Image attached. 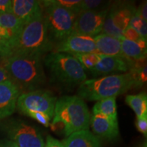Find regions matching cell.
<instances>
[{
    "label": "cell",
    "instance_id": "6da1fadb",
    "mask_svg": "<svg viewBox=\"0 0 147 147\" xmlns=\"http://www.w3.org/2000/svg\"><path fill=\"white\" fill-rule=\"evenodd\" d=\"M9 46L12 55L38 54L42 56L45 53L53 50L54 45L48 34L42 6L28 21L23 24L19 32L9 41Z\"/></svg>",
    "mask_w": 147,
    "mask_h": 147
},
{
    "label": "cell",
    "instance_id": "7a4b0ae2",
    "mask_svg": "<svg viewBox=\"0 0 147 147\" xmlns=\"http://www.w3.org/2000/svg\"><path fill=\"white\" fill-rule=\"evenodd\" d=\"M1 65L21 93L36 90L46 81L40 55L14 54L1 59Z\"/></svg>",
    "mask_w": 147,
    "mask_h": 147
},
{
    "label": "cell",
    "instance_id": "3957f363",
    "mask_svg": "<svg viewBox=\"0 0 147 147\" xmlns=\"http://www.w3.org/2000/svg\"><path fill=\"white\" fill-rule=\"evenodd\" d=\"M90 113L85 102L78 96H63L55 104L52 125L61 124L66 136L74 132L89 130Z\"/></svg>",
    "mask_w": 147,
    "mask_h": 147
},
{
    "label": "cell",
    "instance_id": "277c9868",
    "mask_svg": "<svg viewBox=\"0 0 147 147\" xmlns=\"http://www.w3.org/2000/svg\"><path fill=\"white\" fill-rule=\"evenodd\" d=\"M45 64L49 71L51 81L65 88H73L87 80L85 71L71 55L52 52L45 57Z\"/></svg>",
    "mask_w": 147,
    "mask_h": 147
},
{
    "label": "cell",
    "instance_id": "5b68a950",
    "mask_svg": "<svg viewBox=\"0 0 147 147\" xmlns=\"http://www.w3.org/2000/svg\"><path fill=\"white\" fill-rule=\"evenodd\" d=\"M133 87V80L127 72L84 80L79 86L78 94L81 99L100 101L108 97H117Z\"/></svg>",
    "mask_w": 147,
    "mask_h": 147
},
{
    "label": "cell",
    "instance_id": "8992f818",
    "mask_svg": "<svg viewBox=\"0 0 147 147\" xmlns=\"http://www.w3.org/2000/svg\"><path fill=\"white\" fill-rule=\"evenodd\" d=\"M41 3L45 12L48 34L55 47L72 34L77 14L54 4L51 0L42 1Z\"/></svg>",
    "mask_w": 147,
    "mask_h": 147
},
{
    "label": "cell",
    "instance_id": "52a82bcc",
    "mask_svg": "<svg viewBox=\"0 0 147 147\" xmlns=\"http://www.w3.org/2000/svg\"><path fill=\"white\" fill-rule=\"evenodd\" d=\"M136 9L133 2L118 1L111 3L106 16L102 34L114 38H123V33L129 25Z\"/></svg>",
    "mask_w": 147,
    "mask_h": 147
},
{
    "label": "cell",
    "instance_id": "ba28073f",
    "mask_svg": "<svg viewBox=\"0 0 147 147\" xmlns=\"http://www.w3.org/2000/svg\"><path fill=\"white\" fill-rule=\"evenodd\" d=\"M57 100V97L51 91L36 89L21 93L18 98L16 108L24 115L29 112H39L52 119Z\"/></svg>",
    "mask_w": 147,
    "mask_h": 147
},
{
    "label": "cell",
    "instance_id": "9c48e42d",
    "mask_svg": "<svg viewBox=\"0 0 147 147\" xmlns=\"http://www.w3.org/2000/svg\"><path fill=\"white\" fill-rule=\"evenodd\" d=\"M4 129L18 147H45V141L40 132L36 127L19 120L6 122Z\"/></svg>",
    "mask_w": 147,
    "mask_h": 147
},
{
    "label": "cell",
    "instance_id": "30bf717a",
    "mask_svg": "<svg viewBox=\"0 0 147 147\" xmlns=\"http://www.w3.org/2000/svg\"><path fill=\"white\" fill-rule=\"evenodd\" d=\"M109 8L100 11H80L76 16L72 34L83 35L92 38L100 34Z\"/></svg>",
    "mask_w": 147,
    "mask_h": 147
},
{
    "label": "cell",
    "instance_id": "8fae6325",
    "mask_svg": "<svg viewBox=\"0 0 147 147\" xmlns=\"http://www.w3.org/2000/svg\"><path fill=\"white\" fill-rule=\"evenodd\" d=\"M53 52L69 55L96 53L94 38L80 34H71L55 46Z\"/></svg>",
    "mask_w": 147,
    "mask_h": 147
},
{
    "label": "cell",
    "instance_id": "7c38bea8",
    "mask_svg": "<svg viewBox=\"0 0 147 147\" xmlns=\"http://www.w3.org/2000/svg\"><path fill=\"white\" fill-rule=\"evenodd\" d=\"M21 91L11 80L0 83V119L12 115L16 108Z\"/></svg>",
    "mask_w": 147,
    "mask_h": 147
},
{
    "label": "cell",
    "instance_id": "4fadbf2b",
    "mask_svg": "<svg viewBox=\"0 0 147 147\" xmlns=\"http://www.w3.org/2000/svg\"><path fill=\"white\" fill-rule=\"evenodd\" d=\"M131 61L126 58L102 55L100 61L90 71L93 76H108L110 74L125 72L129 69Z\"/></svg>",
    "mask_w": 147,
    "mask_h": 147
},
{
    "label": "cell",
    "instance_id": "5bb4252c",
    "mask_svg": "<svg viewBox=\"0 0 147 147\" xmlns=\"http://www.w3.org/2000/svg\"><path fill=\"white\" fill-rule=\"evenodd\" d=\"M90 125L95 135L102 138L113 140L119 136L118 121L112 120L102 114L93 113Z\"/></svg>",
    "mask_w": 147,
    "mask_h": 147
},
{
    "label": "cell",
    "instance_id": "9a60e30c",
    "mask_svg": "<svg viewBox=\"0 0 147 147\" xmlns=\"http://www.w3.org/2000/svg\"><path fill=\"white\" fill-rule=\"evenodd\" d=\"M96 53L106 56L124 57L121 48V42L118 38L100 34L94 37Z\"/></svg>",
    "mask_w": 147,
    "mask_h": 147
},
{
    "label": "cell",
    "instance_id": "2e32d148",
    "mask_svg": "<svg viewBox=\"0 0 147 147\" xmlns=\"http://www.w3.org/2000/svg\"><path fill=\"white\" fill-rule=\"evenodd\" d=\"M61 142L63 147H102L98 138L89 130L74 132Z\"/></svg>",
    "mask_w": 147,
    "mask_h": 147
},
{
    "label": "cell",
    "instance_id": "e0dca14e",
    "mask_svg": "<svg viewBox=\"0 0 147 147\" xmlns=\"http://www.w3.org/2000/svg\"><path fill=\"white\" fill-rule=\"evenodd\" d=\"M40 1L35 0H13L12 1V12L19 18L23 24L28 21L41 8Z\"/></svg>",
    "mask_w": 147,
    "mask_h": 147
},
{
    "label": "cell",
    "instance_id": "ac0fdd59",
    "mask_svg": "<svg viewBox=\"0 0 147 147\" xmlns=\"http://www.w3.org/2000/svg\"><path fill=\"white\" fill-rule=\"evenodd\" d=\"M121 48L124 57L131 60H140L146 59V40H140L138 42H133L120 38Z\"/></svg>",
    "mask_w": 147,
    "mask_h": 147
},
{
    "label": "cell",
    "instance_id": "d6986e66",
    "mask_svg": "<svg viewBox=\"0 0 147 147\" xmlns=\"http://www.w3.org/2000/svg\"><path fill=\"white\" fill-rule=\"evenodd\" d=\"M129 73L134 82V87L140 88L146 84L147 80V69L146 59L132 60Z\"/></svg>",
    "mask_w": 147,
    "mask_h": 147
},
{
    "label": "cell",
    "instance_id": "ffe728a7",
    "mask_svg": "<svg viewBox=\"0 0 147 147\" xmlns=\"http://www.w3.org/2000/svg\"><path fill=\"white\" fill-rule=\"evenodd\" d=\"M93 113H100L112 120L117 121L116 97H108L97 101L93 108Z\"/></svg>",
    "mask_w": 147,
    "mask_h": 147
},
{
    "label": "cell",
    "instance_id": "44dd1931",
    "mask_svg": "<svg viewBox=\"0 0 147 147\" xmlns=\"http://www.w3.org/2000/svg\"><path fill=\"white\" fill-rule=\"evenodd\" d=\"M125 102L135 112L137 117L147 115V96L145 93L127 95Z\"/></svg>",
    "mask_w": 147,
    "mask_h": 147
},
{
    "label": "cell",
    "instance_id": "7402d4cb",
    "mask_svg": "<svg viewBox=\"0 0 147 147\" xmlns=\"http://www.w3.org/2000/svg\"><path fill=\"white\" fill-rule=\"evenodd\" d=\"M23 25V22L12 12L0 13V26L12 32L13 37L19 32Z\"/></svg>",
    "mask_w": 147,
    "mask_h": 147
},
{
    "label": "cell",
    "instance_id": "603a6c76",
    "mask_svg": "<svg viewBox=\"0 0 147 147\" xmlns=\"http://www.w3.org/2000/svg\"><path fill=\"white\" fill-rule=\"evenodd\" d=\"M72 56L78 61L84 69H87L91 70L100 61L102 55L98 54L97 53H90L75 54L72 55Z\"/></svg>",
    "mask_w": 147,
    "mask_h": 147
},
{
    "label": "cell",
    "instance_id": "cb8c5ba5",
    "mask_svg": "<svg viewBox=\"0 0 147 147\" xmlns=\"http://www.w3.org/2000/svg\"><path fill=\"white\" fill-rule=\"evenodd\" d=\"M129 26L132 27L138 33L141 38L146 40L147 38V25L146 21L141 17L137 10H136L134 16H132Z\"/></svg>",
    "mask_w": 147,
    "mask_h": 147
},
{
    "label": "cell",
    "instance_id": "d4e9b609",
    "mask_svg": "<svg viewBox=\"0 0 147 147\" xmlns=\"http://www.w3.org/2000/svg\"><path fill=\"white\" fill-rule=\"evenodd\" d=\"M112 2L110 1H100V0H83L81 3L82 10L100 11L108 9Z\"/></svg>",
    "mask_w": 147,
    "mask_h": 147
},
{
    "label": "cell",
    "instance_id": "484cf974",
    "mask_svg": "<svg viewBox=\"0 0 147 147\" xmlns=\"http://www.w3.org/2000/svg\"><path fill=\"white\" fill-rule=\"evenodd\" d=\"M51 2L78 14L81 11V0H51Z\"/></svg>",
    "mask_w": 147,
    "mask_h": 147
},
{
    "label": "cell",
    "instance_id": "4316f807",
    "mask_svg": "<svg viewBox=\"0 0 147 147\" xmlns=\"http://www.w3.org/2000/svg\"><path fill=\"white\" fill-rule=\"evenodd\" d=\"M25 115L32 117V119H35L47 127H48L50 125V121L51 119L45 113H39V112H29Z\"/></svg>",
    "mask_w": 147,
    "mask_h": 147
},
{
    "label": "cell",
    "instance_id": "83f0119b",
    "mask_svg": "<svg viewBox=\"0 0 147 147\" xmlns=\"http://www.w3.org/2000/svg\"><path fill=\"white\" fill-rule=\"evenodd\" d=\"M11 55L12 53L9 46V41L0 37V58L5 59L11 56Z\"/></svg>",
    "mask_w": 147,
    "mask_h": 147
},
{
    "label": "cell",
    "instance_id": "f1b7e54d",
    "mask_svg": "<svg viewBox=\"0 0 147 147\" xmlns=\"http://www.w3.org/2000/svg\"><path fill=\"white\" fill-rule=\"evenodd\" d=\"M123 38H124L126 40L133 42H138L139 40H142V38L140 36L138 33L135 29L129 26H128L125 29L123 33Z\"/></svg>",
    "mask_w": 147,
    "mask_h": 147
},
{
    "label": "cell",
    "instance_id": "f546056e",
    "mask_svg": "<svg viewBox=\"0 0 147 147\" xmlns=\"http://www.w3.org/2000/svg\"><path fill=\"white\" fill-rule=\"evenodd\" d=\"M136 125L138 130L146 136L147 134V115L137 117Z\"/></svg>",
    "mask_w": 147,
    "mask_h": 147
},
{
    "label": "cell",
    "instance_id": "4dcf8cb0",
    "mask_svg": "<svg viewBox=\"0 0 147 147\" xmlns=\"http://www.w3.org/2000/svg\"><path fill=\"white\" fill-rule=\"evenodd\" d=\"M12 12V1L0 0V13Z\"/></svg>",
    "mask_w": 147,
    "mask_h": 147
},
{
    "label": "cell",
    "instance_id": "1f68e13d",
    "mask_svg": "<svg viewBox=\"0 0 147 147\" xmlns=\"http://www.w3.org/2000/svg\"><path fill=\"white\" fill-rule=\"evenodd\" d=\"M45 147H63V146L61 141L49 136L47 138V142L45 143Z\"/></svg>",
    "mask_w": 147,
    "mask_h": 147
},
{
    "label": "cell",
    "instance_id": "d6a6232c",
    "mask_svg": "<svg viewBox=\"0 0 147 147\" xmlns=\"http://www.w3.org/2000/svg\"><path fill=\"white\" fill-rule=\"evenodd\" d=\"M140 15L141 16L143 19L144 21H147V3L146 1H143V2L141 3V5H140L139 8L136 9Z\"/></svg>",
    "mask_w": 147,
    "mask_h": 147
},
{
    "label": "cell",
    "instance_id": "836d02e7",
    "mask_svg": "<svg viewBox=\"0 0 147 147\" xmlns=\"http://www.w3.org/2000/svg\"><path fill=\"white\" fill-rule=\"evenodd\" d=\"M0 37H1L3 39L8 40V41H10L13 38V34L7 29L0 26Z\"/></svg>",
    "mask_w": 147,
    "mask_h": 147
},
{
    "label": "cell",
    "instance_id": "e575fe53",
    "mask_svg": "<svg viewBox=\"0 0 147 147\" xmlns=\"http://www.w3.org/2000/svg\"><path fill=\"white\" fill-rule=\"evenodd\" d=\"M7 80H10L8 73L2 65L0 66V83Z\"/></svg>",
    "mask_w": 147,
    "mask_h": 147
},
{
    "label": "cell",
    "instance_id": "d590c367",
    "mask_svg": "<svg viewBox=\"0 0 147 147\" xmlns=\"http://www.w3.org/2000/svg\"><path fill=\"white\" fill-rule=\"evenodd\" d=\"M0 147H18L16 143L9 140H3L0 141Z\"/></svg>",
    "mask_w": 147,
    "mask_h": 147
},
{
    "label": "cell",
    "instance_id": "8d00e7d4",
    "mask_svg": "<svg viewBox=\"0 0 147 147\" xmlns=\"http://www.w3.org/2000/svg\"><path fill=\"white\" fill-rule=\"evenodd\" d=\"M140 147H147V146H146V142H144V144H143Z\"/></svg>",
    "mask_w": 147,
    "mask_h": 147
},
{
    "label": "cell",
    "instance_id": "74e56055",
    "mask_svg": "<svg viewBox=\"0 0 147 147\" xmlns=\"http://www.w3.org/2000/svg\"><path fill=\"white\" fill-rule=\"evenodd\" d=\"M1 65V59L0 58V66Z\"/></svg>",
    "mask_w": 147,
    "mask_h": 147
}]
</instances>
